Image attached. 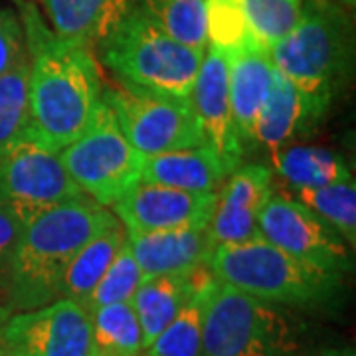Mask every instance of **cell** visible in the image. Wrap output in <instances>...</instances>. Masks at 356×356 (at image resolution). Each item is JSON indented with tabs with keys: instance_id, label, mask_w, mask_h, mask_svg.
<instances>
[{
	"instance_id": "cell-2",
	"label": "cell",
	"mask_w": 356,
	"mask_h": 356,
	"mask_svg": "<svg viewBox=\"0 0 356 356\" xmlns=\"http://www.w3.org/2000/svg\"><path fill=\"white\" fill-rule=\"evenodd\" d=\"M117 222L111 210L83 196L60 204L24 224L2 261L13 307L32 311L56 301L72 257L93 236Z\"/></svg>"
},
{
	"instance_id": "cell-11",
	"label": "cell",
	"mask_w": 356,
	"mask_h": 356,
	"mask_svg": "<svg viewBox=\"0 0 356 356\" xmlns=\"http://www.w3.org/2000/svg\"><path fill=\"white\" fill-rule=\"evenodd\" d=\"M0 344L13 356H97L89 313L72 299L16 313L2 325Z\"/></svg>"
},
{
	"instance_id": "cell-25",
	"label": "cell",
	"mask_w": 356,
	"mask_h": 356,
	"mask_svg": "<svg viewBox=\"0 0 356 356\" xmlns=\"http://www.w3.org/2000/svg\"><path fill=\"white\" fill-rule=\"evenodd\" d=\"M295 198L327 222L346 245L356 243V184L353 178L318 188H297Z\"/></svg>"
},
{
	"instance_id": "cell-4",
	"label": "cell",
	"mask_w": 356,
	"mask_h": 356,
	"mask_svg": "<svg viewBox=\"0 0 356 356\" xmlns=\"http://www.w3.org/2000/svg\"><path fill=\"white\" fill-rule=\"evenodd\" d=\"M102 64L119 86L153 95L188 99L204 51L168 36L135 4L97 46Z\"/></svg>"
},
{
	"instance_id": "cell-14",
	"label": "cell",
	"mask_w": 356,
	"mask_h": 356,
	"mask_svg": "<svg viewBox=\"0 0 356 356\" xmlns=\"http://www.w3.org/2000/svg\"><path fill=\"white\" fill-rule=\"evenodd\" d=\"M271 194V170L267 166L252 163L232 170L218 191L216 208L206 226L214 250L259 236L257 214Z\"/></svg>"
},
{
	"instance_id": "cell-12",
	"label": "cell",
	"mask_w": 356,
	"mask_h": 356,
	"mask_svg": "<svg viewBox=\"0 0 356 356\" xmlns=\"http://www.w3.org/2000/svg\"><path fill=\"white\" fill-rule=\"evenodd\" d=\"M218 192H188L139 182L111 206L127 236L166 229L206 228L216 208Z\"/></svg>"
},
{
	"instance_id": "cell-31",
	"label": "cell",
	"mask_w": 356,
	"mask_h": 356,
	"mask_svg": "<svg viewBox=\"0 0 356 356\" xmlns=\"http://www.w3.org/2000/svg\"><path fill=\"white\" fill-rule=\"evenodd\" d=\"M28 56L22 20L10 8H0V76Z\"/></svg>"
},
{
	"instance_id": "cell-13",
	"label": "cell",
	"mask_w": 356,
	"mask_h": 356,
	"mask_svg": "<svg viewBox=\"0 0 356 356\" xmlns=\"http://www.w3.org/2000/svg\"><path fill=\"white\" fill-rule=\"evenodd\" d=\"M228 74V51L208 44L188 102L200 123L204 145H208L218 154L224 168L232 172L242 163L243 143L232 115Z\"/></svg>"
},
{
	"instance_id": "cell-32",
	"label": "cell",
	"mask_w": 356,
	"mask_h": 356,
	"mask_svg": "<svg viewBox=\"0 0 356 356\" xmlns=\"http://www.w3.org/2000/svg\"><path fill=\"white\" fill-rule=\"evenodd\" d=\"M22 228H24V224H20L16 218L0 208V264L6 259L8 252L13 250L14 242L18 240Z\"/></svg>"
},
{
	"instance_id": "cell-28",
	"label": "cell",
	"mask_w": 356,
	"mask_h": 356,
	"mask_svg": "<svg viewBox=\"0 0 356 356\" xmlns=\"http://www.w3.org/2000/svg\"><path fill=\"white\" fill-rule=\"evenodd\" d=\"M140 281H143V273L125 240V243L119 248V252L113 257L111 266L107 267L99 283L93 287V291L89 293L81 307L88 313H93L99 307L113 305V303H131Z\"/></svg>"
},
{
	"instance_id": "cell-8",
	"label": "cell",
	"mask_w": 356,
	"mask_h": 356,
	"mask_svg": "<svg viewBox=\"0 0 356 356\" xmlns=\"http://www.w3.org/2000/svg\"><path fill=\"white\" fill-rule=\"evenodd\" d=\"M83 198L54 151L26 127L0 149V208L28 224L60 204Z\"/></svg>"
},
{
	"instance_id": "cell-23",
	"label": "cell",
	"mask_w": 356,
	"mask_h": 356,
	"mask_svg": "<svg viewBox=\"0 0 356 356\" xmlns=\"http://www.w3.org/2000/svg\"><path fill=\"white\" fill-rule=\"evenodd\" d=\"M97 356H139L143 346L139 318L131 303H113L89 313Z\"/></svg>"
},
{
	"instance_id": "cell-29",
	"label": "cell",
	"mask_w": 356,
	"mask_h": 356,
	"mask_svg": "<svg viewBox=\"0 0 356 356\" xmlns=\"http://www.w3.org/2000/svg\"><path fill=\"white\" fill-rule=\"evenodd\" d=\"M28 72L26 56L0 76V149L28 127Z\"/></svg>"
},
{
	"instance_id": "cell-21",
	"label": "cell",
	"mask_w": 356,
	"mask_h": 356,
	"mask_svg": "<svg viewBox=\"0 0 356 356\" xmlns=\"http://www.w3.org/2000/svg\"><path fill=\"white\" fill-rule=\"evenodd\" d=\"M125 240H127V232L121 226V222H117L83 243L81 250L65 267L58 299H72L83 305V301L99 283L103 273L111 266L113 257Z\"/></svg>"
},
{
	"instance_id": "cell-9",
	"label": "cell",
	"mask_w": 356,
	"mask_h": 356,
	"mask_svg": "<svg viewBox=\"0 0 356 356\" xmlns=\"http://www.w3.org/2000/svg\"><path fill=\"white\" fill-rule=\"evenodd\" d=\"M102 99L143 156L204 145L200 123L188 99L133 91L123 86L105 88Z\"/></svg>"
},
{
	"instance_id": "cell-27",
	"label": "cell",
	"mask_w": 356,
	"mask_h": 356,
	"mask_svg": "<svg viewBox=\"0 0 356 356\" xmlns=\"http://www.w3.org/2000/svg\"><path fill=\"white\" fill-rule=\"evenodd\" d=\"M248 30L259 48L269 51L299 22L303 0H236Z\"/></svg>"
},
{
	"instance_id": "cell-26",
	"label": "cell",
	"mask_w": 356,
	"mask_h": 356,
	"mask_svg": "<svg viewBox=\"0 0 356 356\" xmlns=\"http://www.w3.org/2000/svg\"><path fill=\"white\" fill-rule=\"evenodd\" d=\"M208 281L192 293L177 317L145 348L147 356H202V299Z\"/></svg>"
},
{
	"instance_id": "cell-20",
	"label": "cell",
	"mask_w": 356,
	"mask_h": 356,
	"mask_svg": "<svg viewBox=\"0 0 356 356\" xmlns=\"http://www.w3.org/2000/svg\"><path fill=\"white\" fill-rule=\"evenodd\" d=\"M311 121L317 119L305 97L277 70H273L266 102L255 119L254 143L266 147L271 154L277 153Z\"/></svg>"
},
{
	"instance_id": "cell-34",
	"label": "cell",
	"mask_w": 356,
	"mask_h": 356,
	"mask_svg": "<svg viewBox=\"0 0 356 356\" xmlns=\"http://www.w3.org/2000/svg\"><path fill=\"white\" fill-rule=\"evenodd\" d=\"M0 356H13V355H10V353H8V350H6V348L0 344Z\"/></svg>"
},
{
	"instance_id": "cell-16",
	"label": "cell",
	"mask_w": 356,
	"mask_h": 356,
	"mask_svg": "<svg viewBox=\"0 0 356 356\" xmlns=\"http://www.w3.org/2000/svg\"><path fill=\"white\" fill-rule=\"evenodd\" d=\"M56 38L93 51L137 0H36Z\"/></svg>"
},
{
	"instance_id": "cell-7",
	"label": "cell",
	"mask_w": 356,
	"mask_h": 356,
	"mask_svg": "<svg viewBox=\"0 0 356 356\" xmlns=\"http://www.w3.org/2000/svg\"><path fill=\"white\" fill-rule=\"evenodd\" d=\"M60 159L81 194L109 208L139 184L145 156L129 143L102 99L88 127L60 151Z\"/></svg>"
},
{
	"instance_id": "cell-22",
	"label": "cell",
	"mask_w": 356,
	"mask_h": 356,
	"mask_svg": "<svg viewBox=\"0 0 356 356\" xmlns=\"http://www.w3.org/2000/svg\"><path fill=\"white\" fill-rule=\"evenodd\" d=\"M273 166L293 191L318 188L353 178L343 159L325 147L297 145L271 154Z\"/></svg>"
},
{
	"instance_id": "cell-35",
	"label": "cell",
	"mask_w": 356,
	"mask_h": 356,
	"mask_svg": "<svg viewBox=\"0 0 356 356\" xmlns=\"http://www.w3.org/2000/svg\"><path fill=\"white\" fill-rule=\"evenodd\" d=\"M341 2H344V4H350V6L355 4V0H341Z\"/></svg>"
},
{
	"instance_id": "cell-3",
	"label": "cell",
	"mask_w": 356,
	"mask_h": 356,
	"mask_svg": "<svg viewBox=\"0 0 356 356\" xmlns=\"http://www.w3.org/2000/svg\"><path fill=\"white\" fill-rule=\"evenodd\" d=\"M350 50V20L343 8L329 0H307L299 22L269 48V58L318 119L348 72Z\"/></svg>"
},
{
	"instance_id": "cell-24",
	"label": "cell",
	"mask_w": 356,
	"mask_h": 356,
	"mask_svg": "<svg viewBox=\"0 0 356 356\" xmlns=\"http://www.w3.org/2000/svg\"><path fill=\"white\" fill-rule=\"evenodd\" d=\"M168 36L194 50L208 48L206 0H137Z\"/></svg>"
},
{
	"instance_id": "cell-17",
	"label": "cell",
	"mask_w": 356,
	"mask_h": 356,
	"mask_svg": "<svg viewBox=\"0 0 356 356\" xmlns=\"http://www.w3.org/2000/svg\"><path fill=\"white\" fill-rule=\"evenodd\" d=\"M273 70L269 51L259 46H245L229 54V103L243 147L254 143L255 119L266 102Z\"/></svg>"
},
{
	"instance_id": "cell-19",
	"label": "cell",
	"mask_w": 356,
	"mask_h": 356,
	"mask_svg": "<svg viewBox=\"0 0 356 356\" xmlns=\"http://www.w3.org/2000/svg\"><path fill=\"white\" fill-rule=\"evenodd\" d=\"M202 271L204 269H200L192 275L143 277L131 299V307L139 318L145 348L165 331L166 325L177 317L178 311L191 299L192 293L196 291L204 281L212 277V273L202 277Z\"/></svg>"
},
{
	"instance_id": "cell-6",
	"label": "cell",
	"mask_w": 356,
	"mask_h": 356,
	"mask_svg": "<svg viewBox=\"0 0 356 356\" xmlns=\"http://www.w3.org/2000/svg\"><path fill=\"white\" fill-rule=\"evenodd\" d=\"M297 325L280 305L212 280L204 285L202 356H289Z\"/></svg>"
},
{
	"instance_id": "cell-1",
	"label": "cell",
	"mask_w": 356,
	"mask_h": 356,
	"mask_svg": "<svg viewBox=\"0 0 356 356\" xmlns=\"http://www.w3.org/2000/svg\"><path fill=\"white\" fill-rule=\"evenodd\" d=\"M28 72V129L62 151L88 127L102 102V76L93 54L54 36L32 0H20Z\"/></svg>"
},
{
	"instance_id": "cell-30",
	"label": "cell",
	"mask_w": 356,
	"mask_h": 356,
	"mask_svg": "<svg viewBox=\"0 0 356 356\" xmlns=\"http://www.w3.org/2000/svg\"><path fill=\"white\" fill-rule=\"evenodd\" d=\"M206 26L208 44H214L228 54L245 46H257L236 0H206Z\"/></svg>"
},
{
	"instance_id": "cell-18",
	"label": "cell",
	"mask_w": 356,
	"mask_h": 356,
	"mask_svg": "<svg viewBox=\"0 0 356 356\" xmlns=\"http://www.w3.org/2000/svg\"><path fill=\"white\" fill-rule=\"evenodd\" d=\"M228 175L218 154L208 145H200L145 156L140 182L188 192H218Z\"/></svg>"
},
{
	"instance_id": "cell-33",
	"label": "cell",
	"mask_w": 356,
	"mask_h": 356,
	"mask_svg": "<svg viewBox=\"0 0 356 356\" xmlns=\"http://www.w3.org/2000/svg\"><path fill=\"white\" fill-rule=\"evenodd\" d=\"M318 356H355V350H327Z\"/></svg>"
},
{
	"instance_id": "cell-15",
	"label": "cell",
	"mask_w": 356,
	"mask_h": 356,
	"mask_svg": "<svg viewBox=\"0 0 356 356\" xmlns=\"http://www.w3.org/2000/svg\"><path fill=\"white\" fill-rule=\"evenodd\" d=\"M143 277L192 275L206 269L214 252L206 228H180L127 236Z\"/></svg>"
},
{
	"instance_id": "cell-10",
	"label": "cell",
	"mask_w": 356,
	"mask_h": 356,
	"mask_svg": "<svg viewBox=\"0 0 356 356\" xmlns=\"http://www.w3.org/2000/svg\"><path fill=\"white\" fill-rule=\"evenodd\" d=\"M257 229L267 242L305 264L341 275L353 267L346 242L297 198L271 194L257 214Z\"/></svg>"
},
{
	"instance_id": "cell-5",
	"label": "cell",
	"mask_w": 356,
	"mask_h": 356,
	"mask_svg": "<svg viewBox=\"0 0 356 356\" xmlns=\"http://www.w3.org/2000/svg\"><path fill=\"white\" fill-rule=\"evenodd\" d=\"M208 269L216 280L273 305H321L341 287V273L285 254L261 234L216 248Z\"/></svg>"
}]
</instances>
